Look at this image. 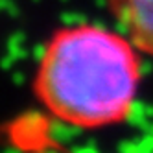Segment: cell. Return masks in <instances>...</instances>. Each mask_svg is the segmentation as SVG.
Wrapping results in <instances>:
<instances>
[{
    "label": "cell",
    "instance_id": "1",
    "mask_svg": "<svg viewBox=\"0 0 153 153\" xmlns=\"http://www.w3.org/2000/svg\"><path fill=\"white\" fill-rule=\"evenodd\" d=\"M142 81V52L122 30L72 24L56 30L33 74L37 102L59 122L103 129L133 114Z\"/></svg>",
    "mask_w": 153,
    "mask_h": 153
},
{
    "label": "cell",
    "instance_id": "2",
    "mask_svg": "<svg viewBox=\"0 0 153 153\" xmlns=\"http://www.w3.org/2000/svg\"><path fill=\"white\" fill-rule=\"evenodd\" d=\"M107 6L142 56L153 57V0H107Z\"/></svg>",
    "mask_w": 153,
    "mask_h": 153
}]
</instances>
